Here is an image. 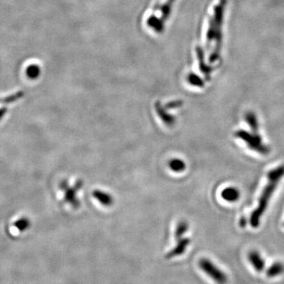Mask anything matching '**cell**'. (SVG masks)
I'll return each instance as SVG.
<instances>
[{"label":"cell","mask_w":284,"mask_h":284,"mask_svg":"<svg viewBox=\"0 0 284 284\" xmlns=\"http://www.w3.org/2000/svg\"><path fill=\"white\" fill-rule=\"evenodd\" d=\"M284 176V165L277 167L270 171L268 174V183L263 189L261 197L258 200V206L250 216V224L254 228L259 227L263 214L266 211L270 199L275 192L279 181Z\"/></svg>","instance_id":"obj_1"},{"label":"cell","mask_w":284,"mask_h":284,"mask_svg":"<svg viewBox=\"0 0 284 284\" xmlns=\"http://www.w3.org/2000/svg\"><path fill=\"white\" fill-rule=\"evenodd\" d=\"M235 136L245 141L247 146L261 154V155H268L270 152V148L268 145L263 143L262 138L258 133H250L244 130H239L236 131Z\"/></svg>","instance_id":"obj_2"},{"label":"cell","mask_w":284,"mask_h":284,"mask_svg":"<svg viewBox=\"0 0 284 284\" xmlns=\"http://www.w3.org/2000/svg\"><path fill=\"white\" fill-rule=\"evenodd\" d=\"M200 269L203 270L212 279L218 284H225L227 277L222 270L214 265L210 260L201 258L198 262Z\"/></svg>","instance_id":"obj_3"},{"label":"cell","mask_w":284,"mask_h":284,"mask_svg":"<svg viewBox=\"0 0 284 284\" xmlns=\"http://www.w3.org/2000/svg\"><path fill=\"white\" fill-rule=\"evenodd\" d=\"M84 186L83 180H78L76 182L73 187H69L66 181H63L61 183V189L65 191V200L68 202L73 208H78L80 206V201L77 198V193L79 189H82Z\"/></svg>","instance_id":"obj_4"},{"label":"cell","mask_w":284,"mask_h":284,"mask_svg":"<svg viewBox=\"0 0 284 284\" xmlns=\"http://www.w3.org/2000/svg\"><path fill=\"white\" fill-rule=\"evenodd\" d=\"M191 242L190 238H181L178 241V244L172 251L168 253L166 255L167 259H171V258H175V257H179L184 254L188 246Z\"/></svg>","instance_id":"obj_5"},{"label":"cell","mask_w":284,"mask_h":284,"mask_svg":"<svg viewBox=\"0 0 284 284\" xmlns=\"http://www.w3.org/2000/svg\"><path fill=\"white\" fill-rule=\"evenodd\" d=\"M249 261L258 272H262L265 266V262L261 254L257 250H251L248 254Z\"/></svg>","instance_id":"obj_6"},{"label":"cell","mask_w":284,"mask_h":284,"mask_svg":"<svg viewBox=\"0 0 284 284\" xmlns=\"http://www.w3.org/2000/svg\"><path fill=\"white\" fill-rule=\"evenodd\" d=\"M155 107V111L157 112V114L159 115V118H161V120H162V121H163L167 126H168V127H172V126L175 125V117L172 116V114H168V113L167 112L166 110L162 107L160 103H156Z\"/></svg>","instance_id":"obj_7"},{"label":"cell","mask_w":284,"mask_h":284,"mask_svg":"<svg viewBox=\"0 0 284 284\" xmlns=\"http://www.w3.org/2000/svg\"><path fill=\"white\" fill-rule=\"evenodd\" d=\"M93 196L100 202V204L104 206H112L113 202H114V199L111 197V194L100 190V189L93 191Z\"/></svg>","instance_id":"obj_8"},{"label":"cell","mask_w":284,"mask_h":284,"mask_svg":"<svg viewBox=\"0 0 284 284\" xmlns=\"http://www.w3.org/2000/svg\"><path fill=\"white\" fill-rule=\"evenodd\" d=\"M221 197L226 201L234 202L239 199L240 192L237 188L230 186V187L225 188L222 191Z\"/></svg>","instance_id":"obj_9"},{"label":"cell","mask_w":284,"mask_h":284,"mask_svg":"<svg viewBox=\"0 0 284 284\" xmlns=\"http://www.w3.org/2000/svg\"><path fill=\"white\" fill-rule=\"evenodd\" d=\"M245 120L253 133H258L259 123L255 113L253 111H247L245 114Z\"/></svg>","instance_id":"obj_10"},{"label":"cell","mask_w":284,"mask_h":284,"mask_svg":"<svg viewBox=\"0 0 284 284\" xmlns=\"http://www.w3.org/2000/svg\"><path fill=\"white\" fill-rule=\"evenodd\" d=\"M284 272V265L282 262L276 261L273 263L269 268L267 269L266 275L269 278H274V277L280 275Z\"/></svg>","instance_id":"obj_11"},{"label":"cell","mask_w":284,"mask_h":284,"mask_svg":"<svg viewBox=\"0 0 284 284\" xmlns=\"http://www.w3.org/2000/svg\"><path fill=\"white\" fill-rule=\"evenodd\" d=\"M169 167L173 172H182L186 169V163L179 159H174L169 162Z\"/></svg>","instance_id":"obj_12"},{"label":"cell","mask_w":284,"mask_h":284,"mask_svg":"<svg viewBox=\"0 0 284 284\" xmlns=\"http://www.w3.org/2000/svg\"><path fill=\"white\" fill-rule=\"evenodd\" d=\"M188 228H189V225L186 221L180 222L178 224L175 232V238L177 239V241L182 238V236L184 235L185 233L187 231Z\"/></svg>","instance_id":"obj_13"},{"label":"cell","mask_w":284,"mask_h":284,"mask_svg":"<svg viewBox=\"0 0 284 284\" xmlns=\"http://www.w3.org/2000/svg\"><path fill=\"white\" fill-rule=\"evenodd\" d=\"M182 105V102L181 101H175V102L169 103L167 104V108L170 109V108H176V107H181Z\"/></svg>","instance_id":"obj_14"},{"label":"cell","mask_w":284,"mask_h":284,"mask_svg":"<svg viewBox=\"0 0 284 284\" xmlns=\"http://www.w3.org/2000/svg\"><path fill=\"white\" fill-rule=\"evenodd\" d=\"M247 219L244 218V217H243V218H241V220H240L239 224L241 227H245L246 225H247Z\"/></svg>","instance_id":"obj_15"}]
</instances>
